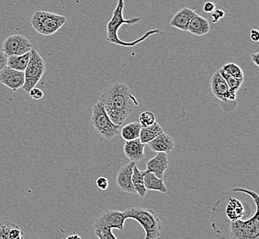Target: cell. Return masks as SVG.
<instances>
[{
  "mask_svg": "<svg viewBox=\"0 0 259 239\" xmlns=\"http://www.w3.org/2000/svg\"><path fill=\"white\" fill-rule=\"evenodd\" d=\"M99 100L111 122L120 126L139 105L128 85L120 82H115L106 88Z\"/></svg>",
  "mask_w": 259,
  "mask_h": 239,
  "instance_id": "1",
  "label": "cell"
},
{
  "mask_svg": "<svg viewBox=\"0 0 259 239\" xmlns=\"http://www.w3.org/2000/svg\"><path fill=\"white\" fill-rule=\"evenodd\" d=\"M123 10H124V0H118V3L113 11L112 17L107 24V38H106L107 42L111 43L113 45L123 46V47H134L135 45L146 40L151 35L161 32V30L158 29H155V30H148L147 32H145V35L141 36L140 38L136 39L134 42H124V41L120 40L118 36V30L122 24L135 25V24L139 23L142 20L139 17H135V18L126 20L123 18Z\"/></svg>",
  "mask_w": 259,
  "mask_h": 239,
  "instance_id": "2",
  "label": "cell"
},
{
  "mask_svg": "<svg viewBox=\"0 0 259 239\" xmlns=\"http://www.w3.org/2000/svg\"><path fill=\"white\" fill-rule=\"evenodd\" d=\"M234 192H244L250 195L254 200L255 211L253 217L250 219L235 220L230 224V235L232 239H259V215H258V194L253 190L235 188Z\"/></svg>",
  "mask_w": 259,
  "mask_h": 239,
  "instance_id": "3",
  "label": "cell"
},
{
  "mask_svg": "<svg viewBox=\"0 0 259 239\" xmlns=\"http://www.w3.org/2000/svg\"><path fill=\"white\" fill-rule=\"evenodd\" d=\"M124 213L126 219L137 221L145 232V239H157L161 234L162 224L159 217L150 208L136 206L126 210Z\"/></svg>",
  "mask_w": 259,
  "mask_h": 239,
  "instance_id": "4",
  "label": "cell"
},
{
  "mask_svg": "<svg viewBox=\"0 0 259 239\" xmlns=\"http://www.w3.org/2000/svg\"><path fill=\"white\" fill-rule=\"evenodd\" d=\"M31 26L38 33L44 36L55 34L66 22L65 16L48 11H36L31 17Z\"/></svg>",
  "mask_w": 259,
  "mask_h": 239,
  "instance_id": "5",
  "label": "cell"
},
{
  "mask_svg": "<svg viewBox=\"0 0 259 239\" xmlns=\"http://www.w3.org/2000/svg\"><path fill=\"white\" fill-rule=\"evenodd\" d=\"M91 125H93L96 131L101 136H103L107 140L113 139L119 134L121 127L120 125H114L111 122L100 100H98V102L93 106Z\"/></svg>",
  "mask_w": 259,
  "mask_h": 239,
  "instance_id": "6",
  "label": "cell"
},
{
  "mask_svg": "<svg viewBox=\"0 0 259 239\" xmlns=\"http://www.w3.org/2000/svg\"><path fill=\"white\" fill-rule=\"evenodd\" d=\"M46 65L44 58L37 51L32 49L30 51V58L28 65L24 71L25 83L22 87L26 93H29L30 90L36 87L40 82L42 75L45 73Z\"/></svg>",
  "mask_w": 259,
  "mask_h": 239,
  "instance_id": "7",
  "label": "cell"
},
{
  "mask_svg": "<svg viewBox=\"0 0 259 239\" xmlns=\"http://www.w3.org/2000/svg\"><path fill=\"white\" fill-rule=\"evenodd\" d=\"M124 213L116 210H106L102 212L96 219L93 228L95 231L100 230L124 229L126 221Z\"/></svg>",
  "mask_w": 259,
  "mask_h": 239,
  "instance_id": "8",
  "label": "cell"
},
{
  "mask_svg": "<svg viewBox=\"0 0 259 239\" xmlns=\"http://www.w3.org/2000/svg\"><path fill=\"white\" fill-rule=\"evenodd\" d=\"M32 49V45L29 39L21 34L10 35L5 39L2 45V52L7 57L12 55H25Z\"/></svg>",
  "mask_w": 259,
  "mask_h": 239,
  "instance_id": "9",
  "label": "cell"
},
{
  "mask_svg": "<svg viewBox=\"0 0 259 239\" xmlns=\"http://www.w3.org/2000/svg\"><path fill=\"white\" fill-rule=\"evenodd\" d=\"M210 89L212 94L223 102H230L232 100L235 101L236 100V96L230 91L229 87L218 70L210 78Z\"/></svg>",
  "mask_w": 259,
  "mask_h": 239,
  "instance_id": "10",
  "label": "cell"
},
{
  "mask_svg": "<svg viewBox=\"0 0 259 239\" xmlns=\"http://www.w3.org/2000/svg\"><path fill=\"white\" fill-rule=\"evenodd\" d=\"M0 83L15 92L24 86V72L12 69L7 65L5 68L0 72Z\"/></svg>",
  "mask_w": 259,
  "mask_h": 239,
  "instance_id": "11",
  "label": "cell"
},
{
  "mask_svg": "<svg viewBox=\"0 0 259 239\" xmlns=\"http://www.w3.org/2000/svg\"><path fill=\"white\" fill-rule=\"evenodd\" d=\"M135 166V162L130 161L128 164L121 167L116 178V184L120 188L122 191L131 193V194H137L135 191V187L133 185L132 178H133V172H134V167Z\"/></svg>",
  "mask_w": 259,
  "mask_h": 239,
  "instance_id": "12",
  "label": "cell"
},
{
  "mask_svg": "<svg viewBox=\"0 0 259 239\" xmlns=\"http://www.w3.org/2000/svg\"><path fill=\"white\" fill-rule=\"evenodd\" d=\"M168 166H169V161H168L167 154L157 153L155 156L146 162V167H147L146 171L153 173L155 177L159 179H163L164 172L167 170Z\"/></svg>",
  "mask_w": 259,
  "mask_h": 239,
  "instance_id": "13",
  "label": "cell"
},
{
  "mask_svg": "<svg viewBox=\"0 0 259 239\" xmlns=\"http://www.w3.org/2000/svg\"><path fill=\"white\" fill-rule=\"evenodd\" d=\"M145 145L138 139L125 141L123 153L131 162H139L145 158Z\"/></svg>",
  "mask_w": 259,
  "mask_h": 239,
  "instance_id": "14",
  "label": "cell"
},
{
  "mask_svg": "<svg viewBox=\"0 0 259 239\" xmlns=\"http://www.w3.org/2000/svg\"><path fill=\"white\" fill-rule=\"evenodd\" d=\"M197 15L194 10H190L189 8H184L178 11L172 20L170 21V25L183 31H188L190 21Z\"/></svg>",
  "mask_w": 259,
  "mask_h": 239,
  "instance_id": "15",
  "label": "cell"
},
{
  "mask_svg": "<svg viewBox=\"0 0 259 239\" xmlns=\"http://www.w3.org/2000/svg\"><path fill=\"white\" fill-rule=\"evenodd\" d=\"M147 145H149V148L152 151L164 154H169L175 147L174 140L164 132L160 134L156 138L151 141Z\"/></svg>",
  "mask_w": 259,
  "mask_h": 239,
  "instance_id": "16",
  "label": "cell"
},
{
  "mask_svg": "<svg viewBox=\"0 0 259 239\" xmlns=\"http://www.w3.org/2000/svg\"><path fill=\"white\" fill-rule=\"evenodd\" d=\"M0 239H24V232L11 221L0 222Z\"/></svg>",
  "mask_w": 259,
  "mask_h": 239,
  "instance_id": "17",
  "label": "cell"
},
{
  "mask_svg": "<svg viewBox=\"0 0 259 239\" xmlns=\"http://www.w3.org/2000/svg\"><path fill=\"white\" fill-rule=\"evenodd\" d=\"M226 215L231 222L241 219L244 215V207L243 203L239 200L230 197L229 202L226 206Z\"/></svg>",
  "mask_w": 259,
  "mask_h": 239,
  "instance_id": "18",
  "label": "cell"
},
{
  "mask_svg": "<svg viewBox=\"0 0 259 239\" xmlns=\"http://www.w3.org/2000/svg\"><path fill=\"white\" fill-rule=\"evenodd\" d=\"M188 31L197 36L207 34L209 31V21L203 17L197 14L190 21Z\"/></svg>",
  "mask_w": 259,
  "mask_h": 239,
  "instance_id": "19",
  "label": "cell"
},
{
  "mask_svg": "<svg viewBox=\"0 0 259 239\" xmlns=\"http://www.w3.org/2000/svg\"><path fill=\"white\" fill-rule=\"evenodd\" d=\"M163 132H164L163 128L155 122V124L151 125V126L142 127L141 132H140V141L144 145L149 144L151 141H153L155 138H156Z\"/></svg>",
  "mask_w": 259,
  "mask_h": 239,
  "instance_id": "20",
  "label": "cell"
},
{
  "mask_svg": "<svg viewBox=\"0 0 259 239\" xmlns=\"http://www.w3.org/2000/svg\"><path fill=\"white\" fill-rule=\"evenodd\" d=\"M144 182H145L146 190H155V191H159L161 193H166L167 191L163 179L155 177L153 173L146 171L144 178Z\"/></svg>",
  "mask_w": 259,
  "mask_h": 239,
  "instance_id": "21",
  "label": "cell"
},
{
  "mask_svg": "<svg viewBox=\"0 0 259 239\" xmlns=\"http://www.w3.org/2000/svg\"><path fill=\"white\" fill-rule=\"evenodd\" d=\"M145 173H146V170L141 171L136 167V165L134 167V172H133L132 181H133V185L135 187L136 193L139 195L141 198H144L145 195H146V192H147V190L145 189V182H144Z\"/></svg>",
  "mask_w": 259,
  "mask_h": 239,
  "instance_id": "22",
  "label": "cell"
},
{
  "mask_svg": "<svg viewBox=\"0 0 259 239\" xmlns=\"http://www.w3.org/2000/svg\"><path fill=\"white\" fill-rule=\"evenodd\" d=\"M30 58V52L25 55H12L8 57V66L12 69L24 72Z\"/></svg>",
  "mask_w": 259,
  "mask_h": 239,
  "instance_id": "23",
  "label": "cell"
},
{
  "mask_svg": "<svg viewBox=\"0 0 259 239\" xmlns=\"http://www.w3.org/2000/svg\"><path fill=\"white\" fill-rule=\"evenodd\" d=\"M141 129H142V126L138 122L131 123V124H128V125H125L121 128L120 134H121V136L125 141L138 139Z\"/></svg>",
  "mask_w": 259,
  "mask_h": 239,
  "instance_id": "24",
  "label": "cell"
},
{
  "mask_svg": "<svg viewBox=\"0 0 259 239\" xmlns=\"http://www.w3.org/2000/svg\"><path fill=\"white\" fill-rule=\"evenodd\" d=\"M218 71H219V73L221 74V75L223 76V78L225 80L226 84H227L228 87H229L230 91H231L233 94L236 96V93H237V91L239 90L240 88H241V86L243 84L244 79H237V78H234L233 76H231V75L225 74V72L222 70V68L218 70Z\"/></svg>",
  "mask_w": 259,
  "mask_h": 239,
  "instance_id": "25",
  "label": "cell"
},
{
  "mask_svg": "<svg viewBox=\"0 0 259 239\" xmlns=\"http://www.w3.org/2000/svg\"><path fill=\"white\" fill-rule=\"evenodd\" d=\"M222 70L225 72V74L233 76L234 78L237 79H244V75L243 70L241 69L239 65L234 64V63H228L222 67Z\"/></svg>",
  "mask_w": 259,
  "mask_h": 239,
  "instance_id": "26",
  "label": "cell"
},
{
  "mask_svg": "<svg viewBox=\"0 0 259 239\" xmlns=\"http://www.w3.org/2000/svg\"><path fill=\"white\" fill-rule=\"evenodd\" d=\"M156 120H155V116L152 111H144L142 112L139 116V123L142 127H148L152 125H154Z\"/></svg>",
  "mask_w": 259,
  "mask_h": 239,
  "instance_id": "27",
  "label": "cell"
},
{
  "mask_svg": "<svg viewBox=\"0 0 259 239\" xmlns=\"http://www.w3.org/2000/svg\"><path fill=\"white\" fill-rule=\"evenodd\" d=\"M99 239H117L111 230H100L94 232Z\"/></svg>",
  "mask_w": 259,
  "mask_h": 239,
  "instance_id": "28",
  "label": "cell"
},
{
  "mask_svg": "<svg viewBox=\"0 0 259 239\" xmlns=\"http://www.w3.org/2000/svg\"><path fill=\"white\" fill-rule=\"evenodd\" d=\"M29 96H30V98H31L32 100H39L44 98L45 93H44L42 90L35 87L29 92Z\"/></svg>",
  "mask_w": 259,
  "mask_h": 239,
  "instance_id": "29",
  "label": "cell"
},
{
  "mask_svg": "<svg viewBox=\"0 0 259 239\" xmlns=\"http://www.w3.org/2000/svg\"><path fill=\"white\" fill-rule=\"evenodd\" d=\"M97 187L101 190H106L109 188V179L105 177H100L99 179H97L96 181Z\"/></svg>",
  "mask_w": 259,
  "mask_h": 239,
  "instance_id": "30",
  "label": "cell"
},
{
  "mask_svg": "<svg viewBox=\"0 0 259 239\" xmlns=\"http://www.w3.org/2000/svg\"><path fill=\"white\" fill-rule=\"evenodd\" d=\"M210 15L212 18V22L216 23L225 17V11H223L222 10H215L212 13H210Z\"/></svg>",
  "mask_w": 259,
  "mask_h": 239,
  "instance_id": "31",
  "label": "cell"
},
{
  "mask_svg": "<svg viewBox=\"0 0 259 239\" xmlns=\"http://www.w3.org/2000/svg\"><path fill=\"white\" fill-rule=\"evenodd\" d=\"M7 65H8V57L2 51H0V72L5 68Z\"/></svg>",
  "mask_w": 259,
  "mask_h": 239,
  "instance_id": "32",
  "label": "cell"
},
{
  "mask_svg": "<svg viewBox=\"0 0 259 239\" xmlns=\"http://www.w3.org/2000/svg\"><path fill=\"white\" fill-rule=\"evenodd\" d=\"M216 10L214 3L212 2H206L204 6H203V10L206 13H212L214 10Z\"/></svg>",
  "mask_w": 259,
  "mask_h": 239,
  "instance_id": "33",
  "label": "cell"
},
{
  "mask_svg": "<svg viewBox=\"0 0 259 239\" xmlns=\"http://www.w3.org/2000/svg\"><path fill=\"white\" fill-rule=\"evenodd\" d=\"M250 40L252 42H258L259 41V31L257 30H252L250 32Z\"/></svg>",
  "mask_w": 259,
  "mask_h": 239,
  "instance_id": "34",
  "label": "cell"
},
{
  "mask_svg": "<svg viewBox=\"0 0 259 239\" xmlns=\"http://www.w3.org/2000/svg\"><path fill=\"white\" fill-rule=\"evenodd\" d=\"M251 59L254 62V65L259 66V53H254L251 55Z\"/></svg>",
  "mask_w": 259,
  "mask_h": 239,
  "instance_id": "35",
  "label": "cell"
},
{
  "mask_svg": "<svg viewBox=\"0 0 259 239\" xmlns=\"http://www.w3.org/2000/svg\"><path fill=\"white\" fill-rule=\"evenodd\" d=\"M66 239H82V237L78 234H71L69 236H67Z\"/></svg>",
  "mask_w": 259,
  "mask_h": 239,
  "instance_id": "36",
  "label": "cell"
}]
</instances>
